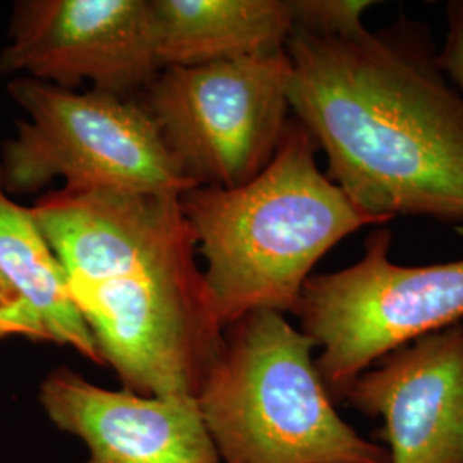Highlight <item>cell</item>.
Wrapping results in <instances>:
<instances>
[{
  "instance_id": "6da1fadb",
  "label": "cell",
  "mask_w": 463,
  "mask_h": 463,
  "mask_svg": "<svg viewBox=\"0 0 463 463\" xmlns=\"http://www.w3.org/2000/svg\"><path fill=\"white\" fill-rule=\"evenodd\" d=\"M36 222L101 363L116 371L124 390L198 400L225 330L179 198L62 189L38 206Z\"/></svg>"
},
{
  "instance_id": "7a4b0ae2",
  "label": "cell",
  "mask_w": 463,
  "mask_h": 463,
  "mask_svg": "<svg viewBox=\"0 0 463 463\" xmlns=\"http://www.w3.org/2000/svg\"><path fill=\"white\" fill-rule=\"evenodd\" d=\"M290 110L365 215L463 222V97L420 34L292 32Z\"/></svg>"
},
{
  "instance_id": "3957f363",
  "label": "cell",
  "mask_w": 463,
  "mask_h": 463,
  "mask_svg": "<svg viewBox=\"0 0 463 463\" xmlns=\"http://www.w3.org/2000/svg\"><path fill=\"white\" fill-rule=\"evenodd\" d=\"M290 118L265 170L239 187L196 185L179 198L194 232L218 325L254 311L294 313L317 261L363 227H386L350 203Z\"/></svg>"
},
{
  "instance_id": "277c9868",
  "label": "cell",
  "mask_w": 463,
  "mask_h": 463,
  "mask_svg": "<svg viewBox=\"0 0 463 463\" xmlns=\"http://www.w3.org/2000/svg\"><path fill=\"white\" fill-rule=\"evenodd\" d=\"M316 344L281 313L225 328L198 405L222 463H390L347 424L316 367Z\"/></svg>"
},
{
  "instance_id": "5b68a950",
  "label": "cell",
  "mask_w": 463,
  "mask_h": 463,
  "mask_svg": "<svg viewBox=\"0 0 463 463\" xmlns=\"http://www.w3.org/2000/svg\"><path fill=\"white\" fill-rule=\"evenodd\" d=\"M9 93L28 114L2 145L7 194H33L55 179L71 189H114L181 198L196 187L175 162L148 110L128 99L76 93L16 78Z\"/></svg>"
},
{
  "instance_id": "8992f818",
  "label": "cell",
  "mask_w": 463,
  "mask_h": 463,
  "mask_svg": "<svg viewBox=\"0 0 463 463\" xmlns=\"http://www.w3.org/2000/svg\"><path fill=\"white\" fill-rule=\"evenodd\" d=\"M392 232L365 241L355 265L311 275L294 315L316 344V367L335 402L388 354L463 323V260L403 266L390 260Z\"/></svg>"
},
{
  "instance_id": "52a82bcc",
  "label": "cell",
  "mask_w": 463,
  "mask_h": 463,
  "mask_svg": "<svg viewBox=\"0 0 463 463\" xmlns=\"http://www.w3.org/2000/svg\"><path fill=\"white\" fill-rule=\"evenodd\" d=\"M287 50L194 67H165L148 105L166 148L196 185L239 187L273 160L288 124Z\"/></svg>"
},
{
  "instance_id": "ba28073f",
  "label": "cell",
  "mask_w": 463,
  "mask_h": 463,
  "mask_svg": "<svg viewBox=\"0 0 463 463\" xmlns=\"http://www.w3.org/2000/svg\"><path fill=\"white\" fill-rule=\"evenodd\" d=\"M162 71L155 50L151 0L19 2L0 72L128 99Z\"/></svg>"
},
{
  "instance_id": "9c48e42d",
  "label": "cell",
  "mask_w": 463,
  "mask_h": 463,
  "mask_svg": "<svg viewBox=\"0 0 463 463\" xmlns=\"http://www.w3.org/2000/svg\"><path fill=\"white\" fill-rule=\"evenodd\" d=\"M344 400L380 419L390 463H463V323L388 354Z\"/></svg>"
},
{
  "instance_id": "30bf717a",
  "label": "cell",
  "mask_w": 463,
  "mask_h": 463,
  "mask_svg": "<svg viewBox=\"0 0 463 463\" xmlns=\"http://www.w3.org/2000/svg\"><path fill=\"white\" fill-rule=\"evenodd\" d=\"M40 403L86 445L81 463H222L194 398L107 390L59 367L42 383Z\"/></svg>"
},
{
  "instance_id": "8fae6325",
  "label": "cell",
  "mask_w": 463,
  "mask_h": 463,
  "mask_svg": "<svg viewBox=\"0 0 463 463\" xmlns=\"http://www.w3.org/2000/svg\"><path fill=\"white\" fill-rule=\"evenodd\" d=\"M160 67H194L265 55L292 34L288 0H151Z\"/></svg>"
},
{
  "instance_id": "7c38bea8",
  "label": "cell",
  "mask_w": 463,
  "mask_h": 463,
  "mask_svg": "<svg viewBox=\"0 0 463 463\" xmlns=\"http://www.w3.org/2000/svg\"><path fill=\"white\" fill-rule=\"evenodd\" d=\"M0 273L24 298L49 342L69 345L97 365L99 348L71 298L66 273L32 208L9 198L0 177Z\"/></svg>"
},
{
  "instance_id": "4fadbf2b",
  "label": "cell",
  "mask_w": 463,
  "mask_h": 463,
  "mask_svg": "<svg viewBox=\"0 0 463 463\" xmlns=\"http://www.w3.org/2000/svg\"><path fill=\"white\" fill-rule=\"evenodd\" d=\"M376 4L373 0H288L292 32L350 38L364 32V13Z\"/></svg>"
},
{
  "instance_id": "5bb4252c",
  "label": "cell",
  "mask_w": 463,
  "mask_h": 463,
  "mask_svg": "<svg viewBox=\"0 0 463 463\" xmlns=\"http://www.w3.org/2000/svg\"><path fill=\"white\" fill-rule=\"evenodd\" d=\"M13 336L49 342L47 333L30 304L0 273V338Z\"/></svg>"
},
{
  "instance_id": "9a60e30c",
  "label": "cell",
  "mask_w": 463,
  "mask_h": 463,
  "mask_svg": "<svg viewBox=\"0 0 463 463\" xmlns=\"http://www.w3.org/2000/svg\"><path fill=\"white\" fill-rule=\"evenodd\" d=\"M447 38L436 55L439 71L463 90V0L447 4Z\"/></svg>"
}]
</instances>
